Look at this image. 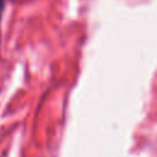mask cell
Segmentation results:
<instances>
[{"instance_id": "1", "label": "cell", "mask_w": 157, "mask_h": 157, "mask_svg": "<svg viewBox=\"0 0 157 157\" xmlns=\"http://www.w3.org/2000/svg\"><path fill=\"white\" fill-rule=\"evenodd\" d=\"M4 7H5V0H0V18H1V15L4 11Z\"/></svg>"}]
</instances>
